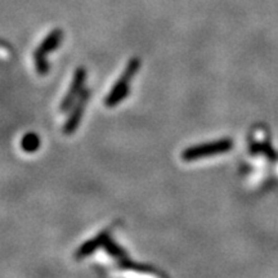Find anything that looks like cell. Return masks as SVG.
Listing matches in <instances>:
<instances>
[{"mask_svg":"<svg viewBox=\"0 0 278 278\" xmlns=\"http://www.w3.org/2000/svg\"><path fill=\"white\" fill-rule=\"evenodd\" d=\"M114 228H115L114 224L110 225V227H107L106 229H102L99 233L95 234L93 238L88 239V241H85L84 244H81L75 253L76 260H81V259L88 258V256L92 255L93 253H95L98 249L103 248V245H105V242L107 241V238L111 237V232Z\"/></svg>","mask_w":278,"mask_h":278,"instance_id":"cell-6","label":"cell"},{"mask_svg":"<svg viewBox=\"0 0 278 278\" xmlns=\"http://www.w3.org/2000/svg\"><path fill=\"white\" fill-rule=\"evenodd\" d=\"M102 249H105V251H106L112 259H116L117 262H119V260H123V259L129 258L125 249L121 248V246H120L115 239H112L111 237L107 238V241L105 242V245H103Z\"/></svg>","mask_w":278,"mask_h":278,"instance_id":"cell-8","label":"cell"},{"mask_svg":"<svg viewBox=\"0 0 278 278\" xmlns=\"http://www.w3.org/2000/svg\"><path fill=\"white\" fill-rule=\"evenodd\" d=\"M117 268L123 270H135V272H141V273H152V274H157V275H166L165 273H162L161 270L156 269V267H153V265L135 263L133 262V260H130L129 258L123 259V260H119V262H117Z\"/></svg>","mask_w":278,"mask_h":278,"instance_id":"cell-7","label":"cell"},{"mask_svg":"<svg viewBox=\"0 0 278 278\" xmlns=\"http://www.w3.org/2000/svg\"><path fill=\"white\" fill-rule=\"evenodd\" d=\"M85 80H86L85 67H78L75 74H74L73 80H71V85H70L66 95H64V98L62 99L61 106H59V110H61L62 112H67L68 110L73 109V106L75 105L78 98L80 97L83 90L85 89V88H84V85H85Z\"/></svg>","mask_w":278,"mask_h":278,"instance_id":"cell-4","label":"cell"},{"mask_svg":"<svg viewBox=\"0 0 278 278\" xmlns=\"http://www.w3.org/2000/svg\"><path fill=\"white\" fill-rule=\"evenodd\" d=\"M90 97V90L89 89H84L83 93L80 94V97L78 98V100L75 102V105L71 109V112H70L68 117H67L66 123H64L63 126V133L66 135H71L76 131V129L79 128L81 121V117H83L84 111H85L86 103H88V99Z\"/></svg>","mask_w":278,"mask_h":278,"instance_id":"cell-5","label":"cell"},{"mask_svg":"<svg viewBox=\"0 0 278 278\" xmlns=\"http://www.w3.org/2000/svg\"><path fill=\"white\" fill-rule=\"evenodd\" d=\"M233 148L232 138H222L213 142L201 143V145L188 147L182 152V160L187 162L196 161V160L206 159L212 156L220 155V153L229 152Z\"/></svg>","mask_w":278,"mask_h":278,"instance_id":"cell-2","label":"cell"},{"mask_svg":"<svg viewBox=\"0 0 278 278\" xmlns=\"http://www.w3.org/2000/svg\"><path fill=\"white\" fill-rule=\"evenodd\" d=\"M63 38V31L61 28H54L50 31L47 37L44 38L39 47L33 52V61H35V68H37L38 75L45 76L49 73V64H48L47 56L50 52H54L59 47Z\"/></svg>","mask_w":278,"mask_h":278,"instance_id":"cell-3","label":"cell"},{"mask_svg":"<svg viewBox=\"0 0 278 278\" xmlns=\"http://www.w3.org/2000/svg\"><path fill=\"white\" fill-rule=\"evenodd\" d=\"M139 67H141V59L138 57L130 58V61L126 64L125 70H124V73L117 79L116 84L112 86V89L110 90L109 95L105 99V105L109 109L116 107L120 102H123L128 97L129 92H130V81L136 75Z\"/></svg>","mask_w":278,"mask_h":278,"instance_id":"cell-1","label":"cell"},{"mask_svg":"<svg viewBox=\"0 0 278 278\" xmlns=\"http://www.w3.org/2000/svg\"><path fill=\"white\" fill-rule=\"evenodd\" d=\"M21 147L25 152L32 153L39 150L40 138L37 133H26L21 141Z\"/></svg>","mask_w":278,"mask_h":278,"instance_id":"cell-9","label":"cell"}]
</instances>
